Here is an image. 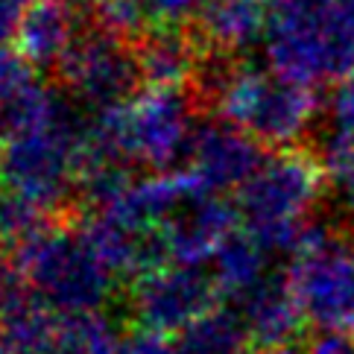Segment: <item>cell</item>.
Instances as JSON below:
<instances>
[{
    "label": "cell",
    "instance_id": "14",
    "mask_svg": "<svg viewBox=\"0 0 354 354\" xmlns=\"http://www.w3.org/2000/svg\"><path fill=\"white\" fill-rule=\"evenodd\" d=\"M149 88H187L196 73L202 44L191 24H153L135 44Z\"/></svg>",
    "mask_w": 354,
    "mask_h": 354
},
{
    "label": "cell",
    "instance_id": "2",
    "mask_svg": "<svg viewBox=\"0 0 354 354\" xmlns=\"http://www.w3.org/2000/svg\"><path fill=\"white\" fill-rule=\"evenodd\" d=\"M263 59L301 85H343L354 77V0H287L272 9Z\"/></svg>",
    "mask_w": 354,
    "mask_h": 354
},
{
    "label": "cell",
    "instance_id": "16",
    "mask_svg": "<svg viewBox=\"0 0 354 354\" xmlns=\"http://www.w3.org/2000/svg\"><path fill=\"white\" fill-rule=\"evenodd\" d=\"M270 270L272 267H270L267 249L246 232L229 234V240L211 258V275L220 287V296H229V299H240L243 293H249Z\"/></svg>",
    "mask_w": 354,
    "mask_h": 354
},
{
    "label": "cell",
    "instance_id": "25",
    "mask_svg": "<svg viewBox=\"0 0 354 354\" xmlns=\"http://www.w3.org/2000/svg\"><path fill=\"white\" fill-rule=\"evenodd\" d=\"M261 354H308V351H301L296 343H290V346H278V348H267V351H261Z\"/></svg>",
    "mask_w": 354,
    "mask_h": 354
},
{
    "label": "cell",
    "instance_id": "11",
    "mask_svg": "<svg viewBox=\"0 0 354 354\" xmlns=\"http://www.w3.org/2000/svg\"><path fill=\"white\" fill-rule=\"evenodd\" d=\"M234 310L243 316L249 334L261 351L296 343L301 328L308 325L293 278H290V272L278 270H270L249 293L234 299Z\"/></svg>",
    "mask_w": 354,
    "mask_h": 354
},
{
    "label": "cell",
    "instance_id": "6",
    "mask_svg": "<svg viewBox=\"0 0 354 354\" xmlns=\"http://www.w3.org/2000/svg\"><path fill=\"white\" fill-rule=\"evenodd\" d=\"M53 82L94 115L129 106L141 94V85H147L135 44L100 30L91 21L53 73Z\"/></svg>",
    "mask_w": 354,
    "mask_h": 354
},
{
    "label": "cell",
    "instance_id": "4",
    "mask_svg": "<svg viewBox=\"0 0 354 354\" xmlns=\"http://www.w3.org/2000/svg\"><path fill=\"white\" fill-rule=\"evenodd\" d=\"M12 255L32 293L59 313L103 310L115 293V275L85 237L82 225L71 220L50 225L30 243L12 249Z\"/></svg>",
    "mask_w": 354,
    "mask_h": 354
},
{
    "label": "cell",
    "instance_id": "22",
    "mask_svg": "<svg viewBox=\"0 0 354 354\" xmlns=\"http://www.w3.org/2000/svg\"><path fill=\"white\" fill-rule=\"evenodd\" d=\"M156 24H191L202 0H141Z\"/></svg>",
    "mask_w": 354,
    "mask_h": 354
},
{
    "label": "cell",
    "instance_id": "15",
    "mask_svg": "<svg viewBox=\"0 0 354 354\" xmlns=\"http://www.w3.org/2000/svg\"><path fill=\"white\" fill-rule=\"evenodd\" d=\"M176 354H255V339L234 308H214L176 334Z\"/></svg>",
    "mask_w": 354,
    "mask_h": 354
},
{
    "label": "cell",
    "instance_id": "20",
    "mask_svg": "<svg viewBox=\"0 0 354 354\" xmlns=\"http://www.w3.org/2000/svg\"><path fill=\"white\" fill-rule=\"evenodd\" d=\"M88 21L129 44H138L156 24L141 0H88Z\"/></svg>",
    "mask_w": 354,
    "mask_h": 354
},
{
    "label": "cell",
    "instance_id": "1",
    "mask_svg": "<svg viewBox=\"0 0 354 354\" xmlns=\"http://www.w3.org/2000/svg\"><path fill=\"white\" fill-rule=\"evenodd\" d=\"M328 176L305 149L267 156L258 173L237 191V214L267 255L299 258L322 225L319 202Z\"/></svg>",
    "mask_w": 354,
    "mask_h": 354
},
{
    "label": "cell",
    "instance_id": "8",
    "mask_svg": "<svg viewBox=\"0 0 354 354\" xmlns=\"http://www.w3.org/2000/svg\"><path fill=\"white\" fill-rule=\"evenodd\" d=\"M220 287L199 263H164L132 278L126 290V310L156 334H179L185 325L217 308Z\"/></svg>",
    "mask_w": 354,
    "mask_h": 354
},
{
    "label": "cell",
    "instance_id": "10",
    "mask_svg": "<svg viewBox=\"0 0 354 354\" xmlns=\"http://www.w3.org/2000/svg\"><path fill=\"white\" fill-rule=\"evenodd\" d=\"M237 217V205L225 202L223 194L205 191L191 176L187 191L161 220L170 263H199L202 267V261H211L229 240V234H234Z\"/></svg>",
    "mask_w": 354,
    "mask_h": 354
},
{
    "label": "cell",
    "instance_id": "7",
    "mask_svg": "<svg viewBox=\"0 0 354 354\" xmlns=\"http://www.w3.org/2000/svg\"><path fill=\"white\" fill-rule=\"evenodd\" d=\"M308 325L354 331V234L322 220L313 243L290 267Z\"/></svg>",
    "mask_w": 354,
    "mask_h": 354
},
{
    "label": "cell",
    "instance_id": "13",
    "mask_svg": "<svg viewBox=\"0 0 354 354\" xmlns=\"http://www.w3.org/2000/svg\"><path fill=\"white\" fill-rule=\"evenodd\" d=\"M272 18L267 0H202L191 30L202 47L240 56L263 41Z\"/></svg>",
    "mask_w": 354,
    "mask_h": 354
},
{
    "label": "cell",
    "instance_id": "17",
    "mask_svg": "<svg viewBox=\"0 0 354 354\" xmlns=\"http://www.w3.org/2000/svg\"><path fill=\"white\" fill-rule=\"evenodd\" d=\"M56 325V310L30 293L0 313V346L6 354H47Z\"/></svg>",
    "mask_w": 354,
    "mask_h": 354
},
{
    "label": "cell",
    "instance_id": "3",
    "mask_svg": "<svg viewBox=\"0 0 354 354\" xmlns=\"http://www.w3.org/2000/svg\"><path fill=\"white\" fill-rule=\"evenodd\" d=\"M199 118L191 88H149L129 106L94 115L88 144L149 173H176L187 161Z\"/></svg>",
    "mask_w": 354,
    "mask_h": 354
},
{
    "label": "cell",
    "instance_id": "5",
    "mask_svg": "<svg viewBox=\"0 0 354 354\" xmlns=\"http://www.w3.org/2000/svg\"><path fill=\"white\" fill-rule=\"evenodd\" d=\"M319 111V97L310 85L281 77L272 68L240 62L234 77L223 88L214 115L234 123L261 147L284 153L308 144Z\"/></svg>",
    "mask_w": 354,
    "mask_h": 354
},
{
    "label": "cell",
    "instance_id": "18",
    "mask_svg": "<svg viewBox=\"0 0 354 354\" xmlns=\"http://www.w3.org/2000/svg\"><path fill=\"white\" fill-rule=\"evenodd\" d=\"M120 334L103 310L62 313L47 354H118Z\"/></svg>",
    "mask_w": 354,
    "mask_h": 354
},
{
    "label": "cell",
    "instance_id": "19",
    "mask_svg": "<svg viewBox=\"0 0 354 354\" xmlns=\"http://www.w3.org/2000/svg\"><path fill=\"white\" fill-rule=\"evenodd\" d=\"M56 223H65V220L47 205H41V202H35L32 196L15 191L9 185L0 187V246L18 249Z\"/></svg>",
    "mask_w": 354,
    "mask_h": 354
},
{
    "label": "cell",
    "instance_id": "26",
    "mask_svg": "<svg viewBox=\"0 0 354 354\" xmlns=\"http://www.w3.org/2000/svg\"><path fill=\"white\" fill-rule=\"evenodd\" d=\"M316 3H325V0H316Z\"/></svg>",
    "mask_w": 354,
    "mask_h": 354
},
{
    "label": "cell",
    "instance_id": "24",
    "mask_svg": "<svg viewBox=\"0 0 354 354\" xmlns=\"http://www.w3.org/2000/svg\"><path fill=\"white\" fill-rule=\"evenodd\" d=\"M118 354H176L173 343L164 339V334L156 331H147V328H138L129 337L120 343Z\"/></svg>",
    "mask_w": 354,
    "mask_h": 354
},
{
    "label": "cell",
    "instance_id": "9",
    "mask_svg": "<svg viewBox=\"0 0 354 354\" xmlns=\"http://www.w3.org/2000/svg\"><path fill=\"white\" fill-rule=\"evenodd\" d=\"M267 161L263 147L223 118L202 115L191 138L185 167L211 194L240 191Z\"/></svg>",
    "mask_w": 354,
    "mask_h": 354
},
{
    "label": "cell",
    "instance_id": "21",
    "mask_svg": "<svg viewBox=\"0 0 354 354\" xmlns=\"http://www.w3.org/2000/svg\"><path fill=\"white\" fill-rule=\"evenodd\" d=\"M35 82V68L32 62L12 47H0V141H3L6 123L12 118V111L18 109V103L27 97Z\"/></svg>",
    "mask_w": 354,
    "mask_h": 354
},
{
    "label": "cell",
    "instance_id": "12",
    "mask_svg": "<svg viewBox=\"0 0 354 354\" xmlns=\"http://www.w3.org/2000/svg\"><path fill=\"white\" fill-rule=\"evenodd\" d=\"M85 24L88 0H35L18 32V50L35 71H47L53 77Z\"/></svg>",
    "mask_w": 354,
    "mask_h": 354
},
{
    "label": "cell",
    "instance_id": "23",
    "mask_svg": "<svg viewBox=\"0 0 354 354\" xmlns=\"http://www.w3.org/2000/svg\"><path fill=\"white\" fill-rule=\"evenodd\" d=\"M35 0H0V47H6L12 39H18L30 6Z\"/></svg>",
    "mask_w": 354,
    "mask_h": 354
}]
</instances>
